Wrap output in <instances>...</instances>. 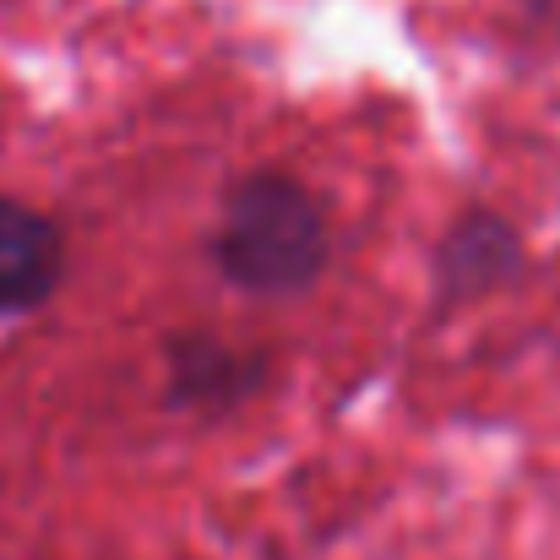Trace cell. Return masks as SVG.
Here are the masks:
<instances>
[{
  "label": "cell",
  "instance_id": "6da1fadb",
  "mask_svg": "<svg viewBox=\"0 0 560 560\" xmlns=\"http://www.w3.org/2000/svg\"><path fill=\"white\" fill-rule=\"evenodd\" d=\"M327 212L289 175H250L229 190L212 261L245 294H300L327 267Z\"/></svg>",
  "mask_w": 560,
  "mask_h": 560
},
{
  "label": "cell",
  "instance_id": "7a4b0ae2",
  "mask_svg": "<svg viewBox=\"0 0 560 560\" xmlns=\"http://www.w3.org/2000/svg\"><path fill=\"white\" fill-rule=\"evenodd\" d=\"M60 267H66L60 229L44 212L0 196V316L33 311L38 300H49V289L60 283Z\"/></svg>",
  "mask_w": 560,
  "mask_h": 560
},
{
  "label": "cell",
  "instance_id": "3957f363",
  "mask_svg": "<svg viewBox=\"0 0 560 560\" xmlns=\"http://www.w3.org/2000/svg\"><path fill=\"white\" fill-rule=\"evenodd\" d=\"M512 267V234L490 218H468L463 229H452L446 250H441V272L452 289H479L485 278Z\"/></svg>",
  "mask_w": 560,
  "mask_h": 560
},
{
  "label": "cell",
  "instance_id": "277c9868",
  "mask_svg": "<svg viewBox=\"0 0 560 560\" xmlns=\"http://www.w3.org/2000/svg\"><path fill=\"white\" fill-rule=\"evenodd\" d=\"M175 381L186 397H201V402H218V397H240L250 392L256 381V365L218 349V343H180L175 349Z\"/></svg>",
  "mask_w": 560,
  "mask_h": 560
}]
</instances>
